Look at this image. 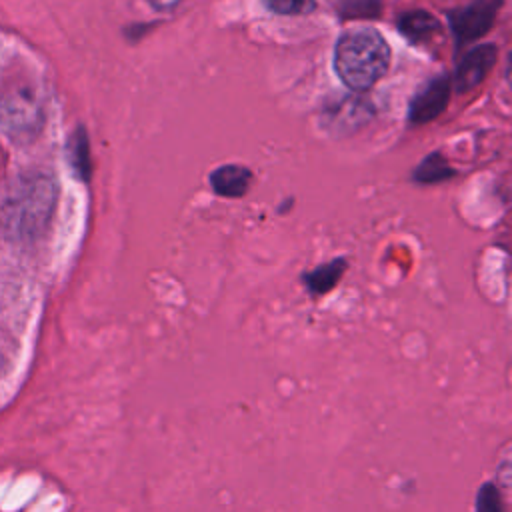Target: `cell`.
I'll return each mask as SVG.
<instances>
[{
  "mask_svg": "<svg viewBox=\"0 0 512 512\" xmlns=\"http://www.w3.org/2000/svg\"><path fill=\"white\" fill-rule=\"evenodd\" d=\"M390 66V46L374 28H354L340 36L334 48V70L352 90L372 88Z\"/></svg>",
  "mask_w": 512,
  "mask_h": 512,
  "instance_id": "cell-1",
  "label": "cell"
},
{
  "mask_svg": "<svg viewBox=\"0 0 512 512\" xmlns=\"http://www.w3.org/2000/svg\"><path fill=\"white\" fill-rule=\"evenodd\" d=\"M496 6V2L478 0L466 8L450 12V24L458 42H470L484 36L494 22Z\"/></svg>",
  "mask_w": 512,
  "mask_h": 512,
  "instance_id": "cell-2",
  "label": "cell"
},
{
  "mask_svg": "<svg viewBox=\"0 0 512 512\" xmlns=\"http://www.w3.org/2000/svg\"><path fill=\"white\" fill-rule=\"evenodd\" d=\"M450 98V82L444 76L430 80L410 102L408 118L412 124H426L440 116Z\"/></svg>",
  "mask_w": 512,
  "mask_h": 512,
  "instance_id": "cell-3",
  "label": "cell"
},
{
  "mask_svg": "<svg viewBox=\"0 0 512 512\" xmlns=\"http://www.w3.org/2000/svg\"><path fill=\"white\" fill-rule=\"evenodd\" d=\"M494 62H496V48L492 44H482L466 52L456 70V88L464 92L478 86L486 78Z\"/></svg>",
  "mask_w": 512,
  "mask_h": 512,
  "instance_id": "cell-4",
  "label": "cell"
},
{
  "mask_svg": "<svg viewBox=\"0 0 512 512\" xmlns=\"http://www.w3.org/2000/svg\"><path fill=\"white\" fill-rule=\"evenodd\" d=\"M250 180H252V172L246 166H238V164L220 166L210 174V184L214 192L226 198H238L246 194V190L250 188Z\"/></svg>",
  "mask_w": 512,
  "mask_h": 512,
  "instance_id": "cell-5",
  "label": "cell"
},
{
  "mask_svg": "<svg viewBox=\"0 0 512 512\" xmlns=\"http://www.w3.org/2000/svg\"><path fill=\"white\" fill-rule=\"evenodd\" d=\"M398 28L410 42H416V44L428 42L440 32L438 20L432 14L424 12V10L404 14L398 22Z\"/></svg>",
  "mask_w": 512,
  "mask_h": 512,
  "instance_id": "cell-6",
  "label": "cell"
},
{
  "mask_svg": "<svg viewBox=\"0 0 512 512\" xmlns=\"http://www.w3.org/2000/svg\"><path fill=\"white\" fill-rule=\"evenodd\" d=\"M344 268H346L344 260H334V262L324 264V266L316 268L314 272L306 274L304 282L312 294H324L340 280Z\"/></svg>",
  "mask_w": 512,
  "mask_h": 512,
  "instance_id": "cell-7",
  "label": "cell"
},
{
  "mask_svg": "<svg viewBox=\"0 0 512 512\" xmlns=\"http://www.w3.org/2000/svg\"><path fill=\"white\" fill-rule=\"evenodd\" d=\"M452 176L450 166L442 160L440 154H430L414 172V178L420 182H438Z\"/></svg>",
  "mask_w": 512,
  "mask_h": 512,
  "instance_id": "cell-8",
  "label": "cell"
},
{
  "mask_svg": "<svg viewBox=\"0 0 512 512\" xmlns=\"http://www.w3.org/2000/svg\"><path fill=\"white\" fill-rule=\"evenodd\" d=\"M476 512H504L502 494L496 484L486 482L476 494Z\"/></svg>",
  "mask_w": 512,
  "mask_h": 512,
  "instance_id": "cell-9",
  "label": "cell"
},
{
  "mask_svg": "<svg viewBox=\"0 0 512 512\" xmlns=\"http://www.w3.org/2000/svg\"><path fill=\"white\" fill-rule=\"evenodd\" d=\"M266 6L282 16H298L314 10V0H264Z\"/></svg>",
  "mask_w": 512,
  "mask_h": 512,
  "instance_id": "cell-10",
  "label": "cell"
},
{
  "mask_svg": "<svg viewBox=\"0 0 512 512\" xmlns=\"http://www.w3.org/2000/svg\"><path fill=\"white\" fill-rule=\"evenodd\" d=\"M180 2H182V0H148V4H150L152 8H156V10H172V8H176Z\"/></svg>",
  "mask_w": 512,
  "mask_h": 512,
  "instance_id": "cell-11",
  "label": "cell"
},
{
  "mask_svg": "<svg viewBox=\"0 0 512 512\" xmlns=\"http://www.w3.org/2000/svg\"><path fill=\"white\" fill-rule=\"evenodd\" d=\"M0 366H2V358H0Z\"/></svg>",
  "mask_w": 512,
  "mask_h": 512,
  "instance_id": "cell-12",
  "label": "cell"
}]
</instances>
